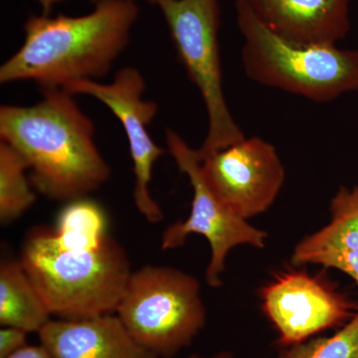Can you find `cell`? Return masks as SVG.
I'll return each mask as SVG.
<instances>
[{
	"instance_id": "cell-1",
	"label": "cell",
	"mask_w": 358,
	"mask_h": 358,
	"mask_svg": "<svg viewBox=\"0 0 358 358\" xmlns=\"http://www.w3.org/2000/svg\"><path fill=\"white\" fill-rule=\"evenodd\" d=\"M20 262L51 315L67 320L115 313L133 273L105 211L86 197L68 202L55 227L30 231Z\"/></svg>"
},
{
	"instance_id": "cell-2",
	"label": "cell",
	"mask_w": 358,
	"mask_h": 358,
	"mask_svg": "<svg viewBox=\"0 0 358 358\" xmlns=\"http://www.w3.org/2000/svg\"><path fill=\"white\" fill-rule=\"evenodd\" d=\"M29 107L0 108V138L22 155L37 192L60 201L86 197L110 178L95 143V126L61 88L43 89Z\"/></svg>"
},
{
	"instance_id": "cell-3",
	"label": "cell",
	"mask_w": 358,
	"mask_h": 358,
	"mask_svg": "<svg viewBox=\"0 0 358 358\" xmlns=\"http://www.w3.org/2000/svg\"><path fill=\"white\" fill-rule=\"evenodd\" d=\"M138 13L136 0H98L85 15H30L22 46L0 67V82L63 89L105 76L128 45Z\"/></svg>"
},
{
	"instance_id": "cell-4",
	"label": "cell",
	"mask_w": 358,
	"mask_h": 358,
	"mask_svg": "<svg viewBox=\"0 0 358 358\" xmlns=\"http://www.w3.org/2000/svg\"><path fill=\"white\" fill-rule=\"evenodd\" d=\"M236 10L244 39L242 64L252 81L315 103L357 91L358 50L293 43L268 29L246 7L236 4Z\"/></svg>"
},
{
	"instance_id": "cell-5",
	"label": "cell",
	"mask_w": 358,
	"mask_h": 358,
	"mask_svg": "<svg viewBox=\"0 0 358 358\" xmlns=\"http://www.w3.org/2000/svg\"><path fill=\"white\" fill-rule=\"evenodd\" d=\"M115 313L131 336L159 358L189 345L206 320L196 278L166 266L131 273Z\"/></svg>"
},
{
	"instance_id": "cell-6",
	"label": "cell",
	"mask_w": 358,
	"mask_h": 358,
	"mask_svg": "<svg viewBox=\"0 0 358 358\" xmlns=\"http://www.w3.org/2000/svg\"><path fill=\"white\" fill-rule=\"evenodd\" d=\"M159 7L179 59L203 99L208 131L196 150L201 159L246 138L231 114L224 94L218 0H169Z\"/></svg>"
},
{
	"instance_id": "cell-7",
	"label": "cell",
	"mask_w": 358,
	"mask_h": 358,
	"mask_svg": "<svg viewBox=\"0 0 358 358\" xmlns=\"http://www.w3.org/2000/svg\"><path fill=\"white\" fill-rule=\"evenodd\" d=\"M166 145L179 171L189 178L193 189L192 211L185 221L171 224L162 238V248H179L186 238L200 234L206 238L211 248L210 262L205 280L212 288L222 286L225 261L231 250L241 245L265 248L268 234L240 217L222 203L207 186L200 171L196 150H193L173 129H167Z\"/></svg>"
},
{
	"instance_id": "cell-8",
	"label": "cell",
	"mask_w": 358,
	"mask_h": 358,
	"mask_svg": "<svg viewBox=\"0 0 358 358\" xmlns=\"http://www.w3.org/2000/svg\"><path fill=\"white\" fill-rule=\"evenodd\" d=\"M199 162L202 178L213 194L246 220L272 206L286 179L274 145L258 136L245 138Z\"/></svg>"
},
{
	"instance_id": "cell-9",
	"label": "cell",
	"mask_w": 358,
	"mask_h": 358,
	"mask_svg": "<svg viewBox=\"0 0 358 358\" xmlns=\"http://www.w3.org/2000/svg\"><path fill=\"white\" fill-rule=\"evenodd\" d=\"M145 82L140 71L127 67L115 74L109 84L95 80L72 82L63 90L71 95H87L107 106L121 122L128 138L136 176L134 199L136 208L150 223L164 218L159 205L150 194L152 169L166 150L152 141L148 129L157 113V105L143 99Z\"/></svg>"
},
{
	"instance_id": "cell-10",
	"label": "cell",
	"mask_w": 358,
	"mask_h": 358,
	"mask_svg": "<svg viewBox=\"0 0 358 358\" xmlns=\"http://www.w3.org/2000/svg\"><path fill=\"white\" fill-rule=\"evenodd\" d=\"M264 313L280 334L281 345H299L315 334L343 327L358 310L329 282L305 271L289 270L260 291Z\"/></svg>"
},
{
	"instance_id": "cell-11",
	"label": "cell",
	"mask_w": 358,
	"mask_h": 358,
	"mask_svg": "<svg viewBox=\"0 0 358 358\" xmlns=\"http://www.w3.org/2000/svg\"><path fill=\"white\" fill-rule=\"evenodd\" d=\"M352 0H236L268 29L301 45H336L350 30Z\"/></svg>"
},
{
	"instance_id": "cell-12",
	"label": "cell",
	"mask_w": 358,
	"mask_h": 358,
	"mask_svg": "<svg viewBox=\"0 0 358 358\" xmlns=\"http://www.w3.org/2000/svg\"><path fill=\"white\" fill-rule=\"evenodd\" d=\"M38 336L55 358H159L140 345L113 313L51 320Z\"/></svg>"
},
{
	"instance_id": "cell-13",
	"label": "cell",
	"mask_w": 358,
	"mask_h": 358,
	"mask_svg": "<svg viewBox=\"0 0 358 358\" xmlns=\"http://www.w3.org/2000/svg\"><path fill=\"white\" fill-rule=\"evenodd\" d=\"M329 213L326 226L296 245L292 264L294 267L336 268L358 285V185L339 188L331 199Z\"/></svg>"
},
{
	"instance_id": "cell-14",
	"label": "cell",
	"mask_w": 358,
	"mask_h": 358,
	"mask_svg": "<svg viewBox=\"0 0 358 358\" xmlns=\"http://www.w3.org/2000/svg\"><path fill=\"white\" fill-rule=\"evenodd\" d=\"M41 294L20 261L0 264V324L26 333H37L51 320Z\"/></svg>"
},
{
	"instance_id": "cell-15",
	"label": "cell",
	"mask_w": 358,
	"mask_h": 358,
	"mask_svg": "<svg viewBox=\"0 0 358 358\" xmlns=\"http://www.w3.org/2000/svg\"><path fill=\"white\" fill-rule=\"evenodd\" d=\"M29 169L20 152L0 141V221L13 222L34 204L35 193L26 176Z\"/></svg>"
},
{
	"instance_id": "cell-16",
	"label": "cell",
	"mask_w": 358,
	"mask_h": 358,
	"mask_svg": "<svg viewBox=\"0 0 358 358\" xmlns=\"http://www.w3.org/2000/svg\"><path fill=\"white\" fill-rule=\"evenodd\" d=\"M280 358H358V310L334 336L286 346Z\"/></svg>"
},
{
	"instance_id": "cell-17",
	"label": "cell",
	"mask_w": 358,
	"mask_h": 358,
	"mask_svg": "<svg viewBox=\"0 0 358 358\" xmlns=\"http://www.w3.org/2000/svg\"><path fill=\"white\" fill-rule=\"evenodd\" d=\"M27 334L16 327H2L0 331V358H8L28 345Z\"/></svg>"
},
{
	"instance_id": "cell-18",
	"label": "cell",
	"mask_w": 358,
	"mask_h": 358,
	"mask_svg": "<svg viewBox=\"0 0 358 358\" xmlns=\"http://www.w3.org/2000/svg\"><path fill=\"white\" fill-rule=\"evenodd\" d=\"M8 358H55L43 345H26Z\"/></svg>"
},
{
	"instance_id": "cell-19",
	"label": "cell",
	"mask_w": 358,
	"mask_h": 358,
	"mask_svg": "<svg viewBox=\"0 0 358 358\" xmlns=\"http://www.w3.org/2000/svg\"><path fill=\"white\" fill-rule=\"evenodd\" d=\"M37 1L42 7V14L43 15H50L53 6L58 2L62 1V0H37ZM93 1L96 2L98 0H93Z\"/></svg>"
},
{
	"instance_id": "cell-20",
	"label": "cell",
	"mask_w": 358,
	"mask_h": 358,
	"mask_svg": "<svg viewBox=\"0 0 358 358\" xmlns=\"http://www.w3.org/2000/svg\"><path fill=\"white\" fill-rule=\"evenodd\" d=\"M187 358H233L232 355H231V352H219L217 355H214V357H199V355H190L189 357Z\"/></svg>"
},
{
	"instance_id": "cell-21",
	"label": "cell",
	"mask_w": 358,
	"mask_h": 358,
	"mask_svg": "<svg viewBox=\"0 0 358 358\" xmlns=\"http://www.w3.org/2000/svg\"><path fill=\"white\" fill-rule=\"evenodd\" d=\"M145 1L155 4V6H159L160 4L164 3V2L169 1V0H145Z\"/></svg>"
}]
</instances>
